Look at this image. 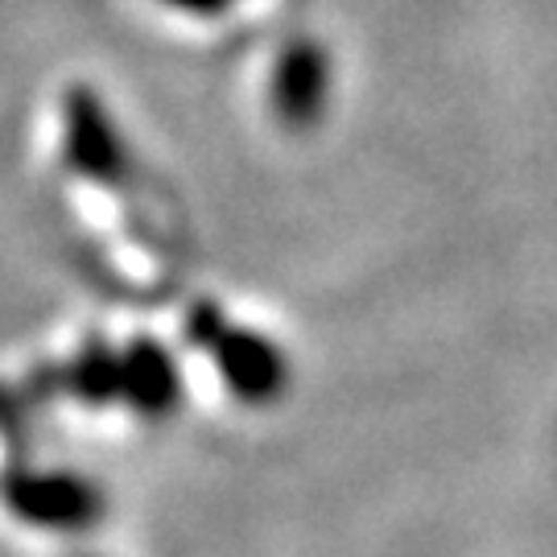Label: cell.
I'll return each instance as SVG.
<instances>
[{
  "label": "cell",
  "instance_id": "cell-2",
  "mask_svg": "<svg viewBox=\"0 0 557 557\" xmlns=\"http://www.w3.org/2000/svg\"><path fill=\"white\" fill-rule=\"evenodd\" d=\"M62 124H66V158L75 170H83L87 178H116L124 165V149H120L116 124L108 120L103 103L87 91L75 87L62 100Z\"/></svg>",
  "mask_w": 557,
  "mask_h": 557
},
{
  "label": "cell",
  "instance_id": "cell-4",
  "mask_svg": "<svg viewBox=\"0 0 557 557\" xmlns=\"http://www.w3.org/2000/svg\"><path fill=\"white\" fill-rule=\"evenodd\" d=\"M215 359H220V368H223V380L236 388L239 397L260 400L281 384V359L260 335H248V331H220Z\"/></svg>",
  "mask_w": 557,
  "mask_h": 557
},
{
  "label": "cell",
  "instance_id": "cell-1",
  "mask_svg": "<svg viewBox=\"0 0 557 557\" xmlns=\"http://www.w3.org/2000/svg\"><path fill=\"white\" fill-rule=\"evenodd\" d=\"M4 496L17 517L41 529H83L100 512L91 483L75 475H21L4 487Z\"/></svg>",
  "mask_w": 557,
  "mask_h": 557
},
{
  "label": "cell",
  "instance_id": "cell-5",
  "mask_svg": "<svg viewBox=\"0 0 557 557\" xmlns=\"http://www.w3.org/2000/svg\"><path fill=\"white\" fill-rule=\"evenodd\" d=\"M165 4H174L178 13H190V17H220L232 0H165Z\"/></svg>",
  "mask_w": 557,
  "mask_h": 557
},
{
  "label": "cell",
  "instance_id": "cell-3",
  "mask_svg": "<svg viewBox=\"0 0 557 557\" xmlns=\"http://www.w3.org/2000/svg\"><path fill=\"white\" fill-rule=\"evenodd\" d=\"M322 96H326V59L314 41H294L285 46L273 71V112H277L289 128H306L314 124L322 112Z\"/></svg>",
  "mask_w": 557,
  "mask_h": 557
}]
</instances>
